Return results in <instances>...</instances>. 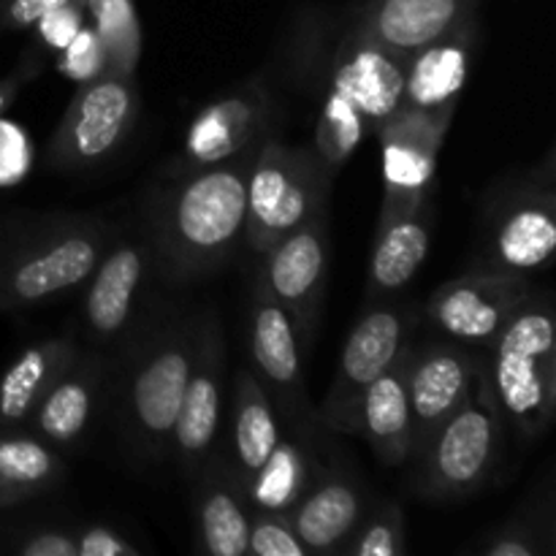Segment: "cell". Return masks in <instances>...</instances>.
Segmentation results:
<instances>
[{
  "label": "cell",
  "instance_id": "14",
  "mask_svg": "<svg viewBox=\"0 0 556 556\" xmlns=\"http://www.w3.org/2000/svg\"><path fill=\"white\" fill-rule=\"evenodd\" d=\"M223 410H226V345L217 318L204 313L199 315L193 367L168 445L188 476H199L201 467L217 454Z\"/></svg>",
  "mask_w": 556,
  "mask_h": 556
},
{
  "label": "cell",
  "instance_id": "21",
  "mask_svg": "<svg viewBox=\"0 0 556 556\" xmlns=\"http://www.w3.org/2000/svg\"><path fill=\"white\" fill-rule=\"evenodd\" d=\"M478 0H362L351 25L372 41L413 54L476 20Z\"/></svg>",
  "mask_w": 556,
  "mask_h": 556
},
{
  "label": "cell",
  "instance_id": "3",
  "mask_svg": "<svg viewBox=\"0 0 556 556\" xmlns=\"http://www.w3.org/2000/svg\"><path fill=\"white\" fill-rule=\"evenodd\" d=\"M407 54L348 27L331 60L324 106L315 125V155L329 177L348 163L356 147L400 109Z\"/></svg>",
  "mask_w": 556,
  "mask_h": 556
},
{
  "label": "cell",
  "instance_id": "31",
  "mask_svg": "<svg viewBox=\"0 0 556 556\" xmlns=\"http://www.w3.org/2000/svg\"><path fill=\"white\" fill-rule=\"evenodd\" d=\"M405 552V514L394 500H383L375 508L364 510L353 535L340 548V554L351 556H402Z\"/></svg>",
  "mask_w": 556,
  "mask_h": 556
},
{
  "label": "cell",
  "instance_id": "12",
  "mask_svg": "<svg viewBox=\"0 0 556 556\" xmlns=\"http://www.w3.org/2000/svg\"><path fill=\"white\" fill-rule=\"evenodd\" d=\"M261 277L271 296L282 304L296 331L302 356L315 345L329 282V217H309L299 228L277 239L258 255Z\"/></svg>",
  "mask_w": 556,
  "mask_h": 556
},
{
  "label": "cell",
  "instance_id": "26",
  "mask_svg": "<svg viewBox=\"0 0 556 556\" xmlns=\"http://www.w3.org/2000/svg\"><path fill=\"white\" fill-rule=\"evenodd\" d=\"M79 351V342L71 337H52L22 351L0 378V429H25L41 396Z\"/></svg>",
  "mask_w": 556,
  "mask_h": 556
},
{
  "label": "cell",
  "instance_id": "11",
  "mask_svg": "<svg viewBox=\"0 0 556 556\" xmlns=\"http://www.w3.org/2000/svg\"><path fill=\"white\" fill-rule=\"evenodd\" d=\"M413 326L416 318L410 307L391 304L386 299L367 304L342 345L337 372L318 410L320 429L356 434L358 402L364 391L407 351L413 342Z\"/></svg>",
  "mask_w": 556,
  "mask_h": 556
},
{
  "label": "cell",
  "instance_id": "22",
  "mask_svg": "<svg viewBox=\"0 0 556 556\" xmlns=\"http://www.w3.org/2000/svg\"><path fill=\"white\" fill-rule=\"evenodd\" d=\"M476 41L478 22L467 20L448 36L407 54L405 90H402L400 106L424 109V112H454L470 79Z\"/></svg>",
  "mask_w": 556,
  "mask_h": 556
},
{
  "label": "cell",
  "instance_id": "16",
  "mask_svg": "<svg viewBox=\"0 0 556 556\" xmlns=\"http://www.w3.org/2000/svg\"><path fill=\"white\" fill-rule=\"evenodd\" d=\"M275 101L264 79H253L206 103L185 130L182 150L174 157L172 174L212 166L261 144L271 134Z\"/></svg>",
  "mask_w": 556,
  "mask_h": 556
},
{
  "label": "cell",
  "instance_id": "5",
  "mask_svg": "<svg viewBox=\"0 0 556 556\" xmlns=\"http://www.w3.org/2000/svg\"><path fill=\"white\" fill-rule=\"evenodd\" d=\"M486 372L505 424L521 440L546 434L556 407V315L546 293L532 291L500 329Z\"/></svg>",
  "mask_w": 556,
  "mask_h": 556
},
{
  "label": "cell",
  "instance_id": "32",
  "mask_svg": "<svg viewBox=\"0 0 556 556\" xmlns=\"http://www.w3.org/2000/svg\"><path fill=\"white\" fill-rule=\"evenodd\" d=\"M476 552L483 556H552V516H543V521H538V516L521 510V516H510L500 527L489 530Z\"/></svg>",
  "mask_w": 556,
  "mask_h": 556
},
{
  "label": "cell",
  "instance_id": "41",
  "mask_svg": "<svg viewBox=\"0 0 556 556\" xmlns=\"http://www.w3.org/2000/svg\"><path fill=\"white\" fill-rule=\"evenodd\" d=\"M5 505H16L14 494L9 492V486L3 483V478H0V508H5Z\"/></svg>",
  "mask_w": 556,
  "mask_h": 556
},
{
  "label": "cell",
  "instance_id": "13",
  "mask_svg": "<svg viewBox=\"0 0 556 556\" xmlns=\"http://www.w3.org/2000/svg\"><path fill=\"white\" fill-rule=\"evenodd\" d=\"M454 112H424L400 106L378 128L383 157V204L378 228L410 215L427 204L432 193L440 147L451 128Z\"/></svg>",
  "mask_w": 556,
  "mask_h": 556
},
{
  "label": "cell",
  "instance_id": "19",
  "mask_svg": "<svg viewBox=\"0 0 556 556\" xmlns=\"http://www.w3.org/2000/svg\"><path fill=\"white\" fill-rule=\"evenodd\" d=\"M109 391V364L96 348L79 351L71 367L52 383L33 410L30 429L54 448L79 443L96 421Z\"/></svg>",
  "mask_w": 556,
  "mask_h": 556
},
{
  "label": "cell",
  "instance_id": "17",
  "mask_svg": "<svg viewBox=\"0 0 556 556\" xmlns=\"http://www.w3.org/2000/svg\"><path fill=\"white\" fill-rule=\"evenodd\" d=\"M152 269H155V255L150 239H119L114 233L96 271L87 277L85 299H81V324L96 351L114 345L119 337L128 334L134 326L136 304Z\"/></svg>",
  "mask_w": 556,
  "mask_h": 556
},
{
  "label": "cell",
  "instance_id": "33",
  "mask_svg": "<svg viewBox=\"0 0 556 556\" xmlns=\"http://www.w3.org/2000/svg\"><path fill=\"white\" fill-rule=\"evenodd\" d=\"M248 554L255 556H307L288 514L250 508Z\"/></svg>",
  "mask_w": 556,
  "mask_h": 556
},
{
  "label": "cell",
  "instance_id": "28",
  "mask_svg": "<svg viewBox=\"0 0 556 556\" xmlns=\"http://www.w3.org/2000/svg\"><path fill=\"white\" fill-rule=\"evenodd\" d=\"M0 478L16 503L52 492L65 478V462L54 445L25 429H0Z\"/></svg>",
  "mask_w": 556,
  "mask_h": 556
},
{
  "label": "cell",
  "instance_id": "6",
  "mask_svg": "<svg viewBox=\"0 0 556 556\" xmlns=\"http://www.w3.org/2000/svg\"><path fill=\"white\" fill-rule=\"evenodd\" d=\"M505 418L494 400L483 362L478 383L465 405L434 429L416 459L418 492L429 500H465L483 489L503 451Z\"/></svg>",
  "mask_w": 556,
  "mask_h": 556
},
{
  "label": "cell",
  "instance_id": "20",
  "mask_svg": "<svg viewBox=\"0 0 556 556\" xmlns=\"http://www.w3.org/2000/svg\"><path fill=\"white\" fill-rule=\"evenodd\" d=\"M367 492L342 465L313 472L307 489L288 514L307 556L340 554L367 510Z\"/></svg>",
  "mask_w": 556,
  "mask_h": 556
},
{
  "label": "cell",
  "instance_id": "23",
  "mask_svg": "<svg viewBox=\"0 0 556 556\" xmlns=\"http://www.w3.org/2000/svg\"><path fill=\"white\" fill-rule=\"evenodd\" d=\"M410 348V345H407ZM407 351L386 369L358 402L356 434L375 451L380 465L400 467L413 456V416L407 396Z\"/></svg>",
  "mask_w": 556,
  "mask_h": 556
},
{
  "label": "cell",
  "instance_id": "2",
  "mask_svg": "<svg viewBox=\"0 0 556 556\" xmlns=\"http://www.w3.org/2000/svg\"><path fill=\"white\" fill-rule=\"evenodd\" d=\"M199 318L188 313L161 315L130 342L117 378H109L114 421L139 459L157 462L168 454L174 424L195 353Z\"/></svg>",
  "mask_w": 556,
  "mask_h": 556
},
{
  "label": "cell",
  "instance_id": "27",
  "mask_svg": "<svg viewBox=\"0 0 556 556\" xmlns=\"http://www.w3.org/2000/svg\"><path fill=\"white\" fill-rule=\"evenodd\" d=\"M282 424L250 369H239L231 394V472L239 486L264 467L282 438Z\"/></svg>",
  "mask_w": 556,
  "mask_h": 556
},
{
  "label": "cell",
  "instance_id": "25",
  "mask_svg": "<svg viewBox=\"0 0 556 556\" xmlns=\"http://www.w3.org/2000/svg\"><path fill=\"white\" fill-rule=\"evenodd\" d=\"M432 206L421 204L410 215L378 228L369 258L367 304L383 302L410 286L432 248Z\"/></svg>",
  "mask_w": 556,
  "mask_h": 556
},
{
  "label": "cell",
  "instance_id": "15",
  "mask_svg": "<svg viewBox=\"0 0 556 556\" xmlns=\"http://www.w3.org/2000/svg\"><path fill=\"white\" fill-rule=\"evenodd\" d=\"M530 293L532 282L527 275L472 269L432 293L424 320L445 340L489 348Z\"/></svg>",
  "mask_w": 556,
  "mask_h": 556
},
{
  "label": "cell",
  "instance_id": "18",
  "mask_svg": "<svg viewBox=\"0 0 556 556\" xmlns=\"http://www.w3.org/2000/svg\"><path fill=\"white\" fill-rule=\"evenodd\" d=\"M405 369L413 416V456H416L434 429L465 405L476 389L483 362L470 353V348L454 340H438L427 345L410 342Z\"/></svg>",
  "mask_w": 556,
  "mask_h": 556
},
{
  "label": "cell",
  "instance_id": "9",
  "mask_svg": "<svg viewBox=\"0 0 556 556\" xmlns=\"http://www.w3.org/2000/svg\"><path fill=\"white\" fill-rule=\"evenodd\" d=\"M556 250V195L552 155L543 172L500 188L483 215V242L476 269L530 275L546 266Z\"/></svg>",
  "mask_w": 556,
  "mask_h": 556
},
{
  "label": "cell",
  "instance_id": "34",
  "mask_svg": "<svg viewBox=\"0 0 556 556\" xmlns=\"http://www.w3.org/2000/svg\"><path fill=\"white\" fill-rule=\"evenodd\" d=\"M58 71L63 76H68V79H74L76 85L96 79V76H101L106 71V54H103V47L92 27L81 25L79 33L71 38L68 47L60 52Z\"/></svg>",
  "mask_w": 556,
  "mask_h": 556
},
{
  "label": "cell",
  "instance_id": "10",
  "mask_svg": "<svg viewBox=\"0 0 556 556\" xmlns=\"http://www.w3.org/2000/svg\"><path fill=\"white\" fill-rule=\"evenodd\" d=\"M139 117V90L130 76L103 71L81 81L47 144V166L85 172L123 147Z\"/></svg>",
  "mask_w": 556,
  "mask_h": 556
},
{
  "label": "cell",
  "instance_id": "36",
  "mask_svg": "<svg viewBox=\"0 0 556 556\" xmlns=\"http://www.w3.org/2000/svg\"><path fill=\"white\" fill-rule=\"evenodd\" d=\"M33 161L27 134L14 123L0 119V188L20 182Z\"/></svg>",
  "mask_w": 556,
  "mask_h": 556
},
{
  "label": "cell",
  "instance_id": "38",
  "mask_svg": "<svg viewBox=\"0 0 556 556\" xmlns=\"http://www.w3.org/2000/svg\"><path fill=\"white\" fill-rule=\"evenodd\" d=\"M76 556H141V548L112 527L96 525L76 530Z\"/></svg>",
  "mask_w": 556,
  "mask_h": 556
},
{
  "label": "cell",
  "instance_id": "4",
  "mask_svg": "<svg viewBox=\"0 0 556 556\" xmlns=\"http://www.w3.org/2000/svg\"><path fill=\"white\" fill-rule=\"evenodd\" d=\"M101 217H47L0 242V313L76 291L96 271L114 239Z\"/></svg>",
  "mask_w": 556,
  "mask_h": 556
},
{
  "label": "cell",
  "instance_id": "37",
  "mask_svg": "<svg viewBox=\"0 0 556 556\" xmlns=\"http://www.w3.org/2000/svg\"><path fill=\"white\" fill-rule=\"evenodd\" d=\"M81 11H85V3H65L60 9L49 11L47 16L36 22L38 30V43L49 49V52H63L71 43V38L79 33V27L85 25L81 22Z\"/></svg>",
  "mask_w": 556,
  "mask_h": 556
},
{
  "label": "cell",
  "instance_id": "8",
  "mask_svg": "<svg viewBox=\"0 0 556 556\" xmlns=\"http://www.w3.org/2000/svg\"><path fill=\"white\" fill-rule=\"evenodd\" d=\"M248 348L253 362V378L264 389L277 418L293 432V438L313 451L318 443V413L313 410L304 383V356L296 331L282 304L255 275L248 299Z\"/></svg>",
  "mask_w": 556,
  "mask_h": 556
},
{
  "label": "cell",
  "instance_id": "29",
  "mask_svg": "<svg viewBox=\"0 0 556 556\" xmlns=\"http://www.w3.org/2000/svg\"><path fill=\"white\" fill-rule=\"evenodd\" d=\"M313 472L315 470L307 448L299 445V440L293 443L282 434L269 459L264 462V467L242 486L244 500H248L250 508L291 514L293 505L299 503V497L307 489Z\"/></svg>",
  "mask_w": 556,
  "mask_h": 556
},
{
  "label": "cell",
  "instance_id": "24",
  "mask_svg": "<svg viewBox=\"0 0 556 556\" xmlns=\"http://www.w3.org/2000/svg\"><path fill=\"white\" fill-rule=\"evenodd\" d=\"M195 521L201 552L212 556H248L250 505L228 462L217 454L199 472Z\"/></svg>",
  "mask_w": 556,
  "mask_h": 556
},
{
  "label": "cell",
  "instance_id": "42",
  "mask_svg": "<svg viewBox=\"0 0 556 556\" xmlns=\"http://www.w3.org/2000/svg\"><path fill=\"white\" fill-rule=\"evenodd\" d=\"M356 3H362V0H356Z\"/></svg>",
  "mask_w": 556,
  "mask_h": 556
},
{
  "label": "cell",
  "instance_id": "40",
  "mask_svg": "<svg viewBox=\"0 0 556 556\" xmlns=\"http://www.w3.org/2000/svg\"><path fill=\"white\" fill-rule=\"evenodd\" d=\"M16 96V79L11 76V79H3L0 81V112H3L5 106H9L11 101H14Z\"/></svg>",
  "mask_w": 556,
  "mask_h": 556
},
{
  "label": "cell",
  "instance_id": "1",
  "mask_svg": "<svg viewBox=\"0 0 556 556\" xmlns=\"http://www.w3.org/2000/svg\"><path fill=\"white\" fill-rule=\"evenodd\" d=\"M258 147H248L223 163L174 174L177 182L157 190L147 239L161 275L185 282L233 258L248 228V179Z\"/></svg>",
  "mask_w": 556,
  "mask_h": 556
},
{
  "label": "cell",
  "instance_id": "30",
  "mask_svg": "<svg viewBox=\"0 0 556 556\" xmlns=\"http://www.w3.org/2000/svg\"><path fill=\"white\" fill-rule=\"evenodd\" d=\"M92 16V30L106 54V71L136 79L144 33L134 0H85Z\"/></svg>",
  "mask_w": 556,
  "mask_h": 556
},
{
  "label": "cell",
  "instance_id": "39",
  "mask_svg": "<svg viewBox=\"0 0 556 556\" xmlns=\"http://www.w3.org/2000/svg\"><path fill=\"white\" fill-rule=\"evenodd\" d=\"M65 3H85V0H3L0 3V30H20V27L36 25L49 11Z\"/></svg>",
  "mask_w": 556,
  "mask_h": 556
},
{
  "label": "cell",
  "instance_id": "43",
  "mask_svg": "<svg viewBox=\"0 0 556 556\" xmlns=\"http://www.w3.org/2000/svg\"><path fill=\"white\" fill-rule=\"evenodd\" d=\"M0 3H3V0H0Z\"/></svg>",
  "mask_w": 556,
  "mask_h": 556
},
{
  "label": "cell",
  "instance_id": "35",
  "mask_svg": "<svg viewBox=\"0 0 556 556\" xmlns=\"http://www.w3.org/2000/svg\"><path fill=\"white\" fill-rule=\"evenodd\" d=\"M5 548L20 556H76V530L30 527V530L14 532Z\"/></svg>",
  "mask_w": 556,
  "mask_h": 556
},
{
  "label": "cell",
  "instance_id": "7",
  "mask_svg": "<svg viewBox=\"0 0 556 556\" xmlns=\"http://www.w3.org/2000/svg\"><path fill=\"white\" fill-rule=\"evenodd\" d=\"M331 177L313 147H291L271 134L261 141L248 179L244 244L258 258L288 231L326 212Z\"/></svg>",
  "mask_w": 556,
  "mask_h": 556
}]
</instances>
